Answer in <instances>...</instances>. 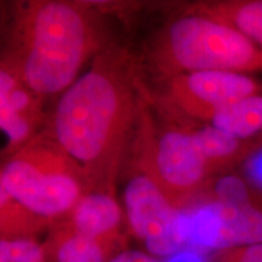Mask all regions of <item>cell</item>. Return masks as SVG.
Wrapping results in <instances>:
<instances>
[{
  "label": "cell",
  "mask_w": 262,
  "mask_h": 262,
  "mask_svg": "<svg viewBox=\"0 0 262 262\" xmlns=\"http://www.w3.org/2000/svg\"><path fill=\"white\" fill-rule=\"evenodd\" d=\"M194 11L238 29L262 49V0H219L196 5Z\"/></svg>",
  "instance_id": "cell-13"
},
{
  "label": "cell",
  "mask_w": 262,
  "mask_h": 262,
  "mask_svg": "<svg viewBox=\"0 0 262 262\" xmlns=\"http://www.w3.org/2000/svg\"><path fill=\"white\" fill-rule=\"evenodd\" d=\"M173 83L180 102L206 120L219 108L262 91V83L253 75L227 71L189 72Z\"/></svg>",
  "instance_id": "cell-8"
},
{
  "label": "cell",
  "mask_w": 262,
  "mask_h": 262,
  "mask_svg": "<svg viewBox=\"0 0 262 262\" xmlns=\"http://www.w3.org/2000/svg\"><path fill=\"white\" fill-rule=\"evenodd\" d=\"M0 262H51L37 239H0Z\"/></svg>",
  "instance_id": "cell-15"
},
{
  "label": "cell",
  "mask_w": 262,
  "mask_h": 262,
  "mask_svg": "<svg viewBox=\"0 0 262 262\" xmlns=\"http://www.w3.org/2000/svg\"><path fill=\"white\" fill-rule=\"evenodd\" d=\"M194 11V10H193ZM166 49L182 71L262 72V49L232 26L194 11L173 21Z\"/></svg>",
  "instance_id": "cell-5"
},
{
  "label": "cell",
  "mask_w": 262,
  "mask_h": 262,
  "mask_svg": "<svg viewBox=\"0 0 262 262\" xmlns=\"http://www.w3.org/2000/svg\"><path fill=\"white\" fill-rule=\"evenodd\" d=\"M245 168L250 185L262 191V147L245 160Z\"/></svg>",
  "instance_id": "cell-17"
},
{
  "label": "cell",
  "mask_w": 262,
  "mask_h": 262,
  "mask_svg": "<svg viewBox=\"0 0 262 262\" xmlns=\"http://www.w3.org/2000/svg\"><path fill=\"white\" fill-rule=\"evenodd\" d=\"M158 182L164 192L187 214L186 199L214 172L221 171L196 141L194 133L169 131L160 137L156 153Z\"/></svg>",
  "instance_id": "cell-7"
},
{
  "label": "cell",
  "mask_w": 262,
  "mask_h": 262,
  "mask_svg": "<svg viewBox=\"0 0 262 262\" xmlns=\"http://www.w3.org/2000/svg\"><path fill=\"white\" fill-rule=\"evenodd\" d=\"M51 262H110L126 250L124 234L95 238L72 229L63 221H55L42 244Z\"/></svg>",
  "instance_id": "cell-9"
},
{
  "label": "cell",
  "mask_w": 262,
  "mask_h": 262,
  "mask_svg": "<svg viewBox=\"0 0 262 262\" xmlns=\"http://www.w3.org/2000/svg\"><path fill=\"white\" fill-rule=\"evenodd\" d=\"M110 262H163L160 258L152 256L143 250L126 249L123 253L117 255Z\"/></svg>",
  "instance_id": "cell-18"
},
{
  "label": "cell",
  "mask_w": 262,
  "mask_h": 262,
  "mask_svg": "<svg viewBox=\"0 0 262 262\" xmlns=\"http://www.w3.org/2000/svg\"><path fill=\"white\" fill-rule=\"evenodd\" d=\"M79 233L95 238L123 234V212L112 195L103 192L85 193L67 215L60 219Z\"/></svg>",
  "instance_id": "cell-10"
},
{
  "label": "cell",
  "mask_w": 262,
  "mask_h": 262,
  "mask_svg": "<svg viewBox=\"0 0 262 262\" xmlns=\"http://www.w3.org/2000/svg\"><path fill=\"white\" fill-rule=\"evenodd\" d=\"M186 215L191 248L212 254L262 243V191L237 175L221 176Z\"/></svg>",
  "instance_id": "cell-4"
},
{
  "label": "cell",
  "mask_w": 262,
  "mask_h": 262,
  "mask_svg": "<svg viewBox=\"0 0 262 262\" xmlns=\"http://www.w3.org/2000/svg\"><path fill=\"white\" fill-rule=\"evenodd\" d=\"M83 171L58 145H28L2 170L4 189L28 210L51 221L62 219L85 193Z\"/></svg>",
  "instance_id": "cell-3"
},
{
  "label": "cell",
  "mask_w": 262,
  "mask_h": 262,
  "mask_svg": "<svg viewBox=\"0 0 262 262\" xmlns=\"http://www.w3.org/2000/svg\"><path fill=\"white\" fill-rule=\"evenodd\" d=\"M28 15L17 77L32 93L64 91L78 79L90 50L83 10L66 2H44Z\"/></svg>",
  "instance_id": "cell-2"
},
{
  "label": "cell",
  "mask_w": 262,
  "mask_h": 262,
  "mask_svg": "<svg viewBox=\"0 0 262 262\" xmlns=\"http://www.w3.org/2000/svg\"><path fill=\"white\" fill-rule=\"evenodd\" d=\"M8 70L0 73V125L10 142L19 145L27 140L35 117L31 95Z\"/></svg>",
  "instance_id": "cell-11"
},
{
  "label": "cell",
  "mask_w": 262,
  "mask_h": 262,
  "mask_svg": "<svg viewBox=\"0 0 262 262\" xmlns=\"http://www.w3.org/2000/svg\"><path fill=\"white\" fill-rule=\"evenodd\" d=\"M134 113L129 84L117 71L95 66L66 89L54 116L56 145L88 176L112 165Z\"/></svg>",
  "instance_id": "cell-1"
},
{
  "label": "cell",
  "mask_w": 262,
  "mask_h": 262,
  "mask_svg": "<svg viewBox=\"0 0 262 262\" xmlns=\"http://www.w3.org/2000/svg\"><path fill=\"white\" fill-rule=\"evenodd\" d=\"M124 206L131 233L146 253L162 260L188 247L187 215L157 180L145 173L130 179L124 189Z\"/></svg>",
  "instance_id": "cell-6"
},
{
  "label": "cell",
  "mask_w": 262,
  "mask_h": 262,
  "mask_svg": "<svg viewBox=\"0 0 262 262\" xmlns=\"http://www.w3.org/2000/svg\"><path fill=\"white\" fill-rule=\"evenodd\" d=\"M210 125L239 140H262V91L216 110Z\"/></svg>",
  "instance_id": "cell-12"
},
{
  "label": "cell",
  "mask_w": 262,
  "mask_h": 262,
  "mask_svg": "<svg viewBox=\"0 0 262 262\" xmlns=\"http://www.w3.org/2000/svg\"><path fill=\"white\" fill-rule=\"evenodd\" d=\"M55 222L41 217L0 189V235L4 241L35 239V235Z\"/></svg>",
  "instance_id": "cell-14"
},
{
  "label": "cell",
  "mask_w": 262,
  "mask_h": 262,
  "mask_svg": "<svg viewBox=\"0 0 262 262\" xmlns=\"http://www.w3.org/2000/svg\"><path fill=\"white\" fill-rule=\"evenodd\" d=\"M208 262H262V243L216 251Z\"/></svg>",
  "instance_id": "cell-16"
}]
</instances>
